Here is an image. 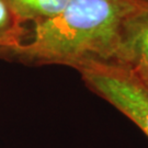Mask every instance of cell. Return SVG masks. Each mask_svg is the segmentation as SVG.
Masks as SVG:
<instances>
[{
    "label": "cell",
    "instance_id": "obj_1",
    "mask_svg": "<svg viewBox=\"0 0 148 148\" xmlns=\"http://www.w3.org/2000/svg\"><path fill=\"white\" fill-rule=\"evenodd\" d=\"M148 8L142 0H69L58 14L33 23L5 57L30 65L114 64L126 21Z\"/></svg>",
    "mask_w": 148,
    "mask_h": 148
},
{
    "label": "cell",
    "instance_id": "obj_2",
    "mask_svg": "<svg viewBox=\"0 0 148 148\" xmlns=\"http://www.w3.org/2000/svg\"><path fill=\"white\" fill-rule=\"evenodd\" d=\"M86 85L108 101L148 137V89L128 70L92 63L77 68Z\"/></svg>",
    "mask_w": 148,
    "mask_h": 148
},
{
    "label": "cell",
    "instance_id": "obj_3",
    "mask_svg": "<svg viewBox=\"0 0 148 148\" xmlns=\"http://www.w3.org/2000/svg\"><path fill=\"white\" fill-rule=\"evenodd\" d=\"M138 79L148 77V8L125 23L115 63Z\"/></svg>",
    "mask_w": 148,
    "mask_h": 148
},
{
    "label": "cell",
    "instance_id": "obj_4",
    "mask_svg": "<svg viewBox=\"0 0 148 148\" xmlns=\"http://www.w3.org/2000/svg\"><path fill=\"white\" fill-rule=\"evenodd\" d=\"M22 23H36L58 14L69 0H5Z\"/></svg>",
    "mask_w": 148,
    "mask_h": 148
},
{
    "label": "cell",
    "instance_id": "obj_5",
    "mask_svg": "<svg viewBox=\"0 0 148 148\" xmlns=\"http://www.w3.org/2000/svg\"><path fill=\"white\" fill-rule=\"evenodd\" d=\"M27 30L5 0H0V57H5L25 38Z\"/></svg>",
    "mask_w": 148,
    "mask_h": 148
},
{
    "label": "cell",
    "instance_id": "obj_6",
    "mask_svg": "<svg viewBox=\"0 0 148 148\" xmlns=\"http://www.w3.org/2000/svg\"><path fill=\"white\" fill-rule=\"evenodd\" d=\"M139 80H140V81L143 82L144 85L146 86V88L148 89V77H147V78H145V79H139Z\"/></svg>",
    "mask_w": 148,
    "mask_h": 148
},
{
    "label": "cell",
    "instance_id": "obj_7",
    "mask_svg": "<svg viewBox=\"0 0 148 148\" xmlns=\"http://www.w3.org/2000/svg\"><path fill=\"white\" fill-rule=\"evenodd\" d=\"M142 1H143V2L145 3V5H148V0H142Z\"/></svg>",
    "mask_w": 148,
    "mask_h": 148
}]
</instances>
